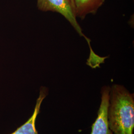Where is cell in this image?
<instances>
[{
  "label": "cell",
  "instance_id": "3957f363",
  "mask_svg": "<svg viewBox=\"0 0 134 134\" xmlns=\"http://www.w3.org/2000/svg\"><path fill=\"white\" fill-rule=\"evenodd\" d=\"M110 87L103 86L101 91V103L97 117L91 127V134H113L108 121V109L109 104Z\"/></svg>",
  "mask_w": 134,
  "mask_h": 134
},
{
  "label": "cell",
  "instance_id": "7a4b0ae2",
  "mask_svg": "<svg viewBox=\"0 0 134 134\" xmlns=\"http://www.w3.org/2000/svg\"><path fill=\"white\" fill-rule=\"evenodd\" d=\"M37 6L41 11L56 12L62 15L77 34L85 38L86 37L77 23L73 8L69 0H37Z\"/></svg>",
  "mask_w": 134,
  "mask_h": 134
},
{
  "label": "cell",
  "instance_id": "6da1fadb",
  "mask_svg": "<svg viewBox=\"0 0 134 134\" xmlns=\"http://www.w3.org/2000/svg\"><path fill=\"white\" fill-rule=\"evenodd\" d=\"M108 121L114 134H133L134 94L124 86L113 85L110 87Z\"/></svg>",
  "mask_w": 134,
  "mask_h": 134
},
{
  "label": "cell",
  "instance_id": "277c9868",
  "mask_svg": "<svg viewBox=\"0 0 134 134\" xmlns=\"http://www.w3.org/2000/svg\"><path fill=\"white\" fill-rule=\"evenodd\" d=\"M47 94L48 89L46 87L41 86L38 97L36 100L34 113L29 120L24 124L20 126L13 133L10 134H38L35 126L36 120L39 113L42 103Z\"/></svg>",
  "mask_w": 134,
  "mask_h": 134
},
{
  "label": "cell",
  "instance_id": "52a82bcc",
  "mask_svg": "<svg viewBox=\"0 0 134 134\" xmlns=\"http://www.w3.org/2000/svg\"><path fill=\"white\" fill-rule=\"evenodd\" d=\"M69 2L70 3L71 5H72V7L73 10H74V3H73V0H69Z\"/></svg>",
  "mask_w": 134,
  "mask_h": 134
},
{
  "label": "cell",
  "instance_id": "5b68a950",
  "mask_svg": "<svg viewBox=\"0 0 134 134\" xmlns=\"http://www.w3.org/2000/svg\"><path fill=\"white\" fill-rule=\"evenodd\" d=\"M105 0H73L76 18L84 19L88 14H95Z\"/></svg>",
  "mask_w": 134,
  "mask_h": 134
},
{
  "label": "cell",
  "instance_id": "8992f818",
  "mask_svg": "<svg viewBox=\"0 0 134 134\" xmlns=\"http://www.w3.org/2000/svg\"><path fill=\"white\" fill-rule=\"evenodd\" d=\"M85 38L86 39L88 44H89L90 49H91L90 56L88 58V59H87V64L89 66L93 68H96L97 67H99L100 64L104 63V61L106 57H100L97 55H96V53L93 51L91 47L90 39L87 38L86 37H85Z\"/></svg>",
  "mask_w": 134,
  "mask_h": 134
}]
</instances>
